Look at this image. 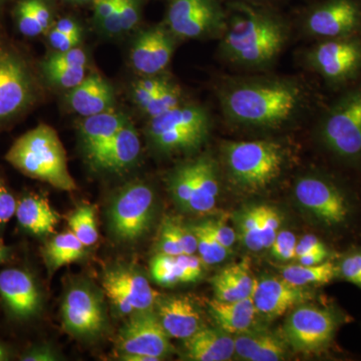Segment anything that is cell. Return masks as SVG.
<instances>
[{
  "mask_svg": "<svg viewBox=\"0 0 361 361\" xmlns=\"http://www.w3.org/2000/svg\"><path fill=\"white\" fill-rule=\"evenodd\" d=\"M194 179V160L178 166L169 177L170 193L176 203L185 210L193 192Z\"/></svg>",
  "mask_w": 361,
  "mask_h": 361,
  "instance_id": "cell-35",
  "label": "cell"
},
{
  "mask_svg": "<svg viewBox=\"0 0 361 361\" xmlns=\"http://www.w3.org/2000/svg\"><path fill=\"white\" fill-rule=\"evenodd\" d=\"M329 256V250L326 248L305 254V255H302L300 256V257L296 258L295 260L298 261L299 264L301 265L314 266L322 264V263L327 260Z\"/></svg>",
  "mask_w": 361,
  "mask_h": 361,
  "instance_id": "cell-53",
  "label": "cell"
},
{
  "mask_svg": "<svg viewBox=\"0 0 361 361\" xmlns=\"http://www.w3.org/2000/svg\"><path fill=\"white\" fill-rule=\"evenodd\" d=\"M164 78L160 75H145L144 78L137 80L133 87L132 96L133 99L141 110L148 106L149 102L154 97L158 94L159 90L161 89L163 84Z\"/></svg>",
  "mask_w": 361,
  "mask_h": 361,
  "instance_id": "cell-44",
  "label": "cell"
},
{
  "mask_svg": "<svg viewBox=\"0 0 361 361\" xmlns=\"http://www.w3.org/2000/svg\"><path fill=\"white\" fill-rule=\"evenodd\" d=\"M23 361H54L58 360V356L51 348L47 345L37 346L30 349L27 353L21 356Z\"/></svg>",
  "mask_w": 361,
  "mask_h": 361,
  "instance_id": "cell-51",
  "label": "cell"
},
{
  "mask_svg": "<svg viewBox=\"0 0 361 361\" xmlns=\"http://www.w3.org/2000/svg\"><path fill=\"white\" fill-rule=\"evenodd\" d=\"M82 40V30L77 21L63 18L52 26L49 32V42L56 51L75 49Z\"/></svg>",
  "mask_w": 361,
  "mask_h": 361,
  "instance_id": "cell-38",
  "label": "cell"
},
{
  "mask_svg": "<svg viewBox=\"0 0 361 361\" xmlns=\"http://www.w3.org/2000/svg\"><path fill=\"white\" fill-rule=\"evenodd\" d=\"M222 157L233 184L250 193L276 182L287 161L283 145L269 139L223 142Z\"/></svg>",
  "mask_w": 361,
  "mask_h": 361,
  "instance_id": "cell-5",
  "label": "cell"
},
{
  "mask_svg": "<svg viewBox=\"0 0 361 361\" xmlns=\"http://www.w3.org/2000/svg\"><path fill=\"white\" fill-rule=\"evenodd\" d=\"M66 99L75 113L85 118L113 110L115 90L106 78L92 73L70 90Z\"/></svg>",
  "mask_w": 361,
  "mask_h": 361,
  "instance_id": "cell-21",
  "label": "cell"
},
{
  "mask_svg": "<svg viewBox=\"0 0 361 361\" xmlns=\"http://www.w3.org/2000/svg\"><path fill=\"white\" fill-rule=\"evenodd\" d=\"M209 312L218 329L228 334H239L252 329L256 311L252 297L237 301H208Z\"/></svg>",
  "mask_w": 361,
  "mask_h": 361,
  "instance_id": "cell-27",
  "label": "cell"
},
{
  "mask_svg": "<svg viewBox=\"0 0 361 361\" xmlns=\"http://www.w3.org/2000/svg\"><path fill=\"white\" fill-rule=\"evenodd\" d=\"M337 276L361 288V252H353L341 259L337 266Z\"/></svg>",
  "mask_w": 361,
  "mask_h": 361,
  "instance_id": "cell-47",
  "label": "cell"
},
{
  "mask_svg": "<svg viewBox=\"0 0 361 361\" xmlns=\"http://www.w3.org/2000/svg\"><path fill=\"white\" fill-rule=\"evenodd\" d=\"M175 39L166 25L142 30L130 49V61L135 70L144 75H160L172 59Z\"/></svg>",
  "mask_w": 361,
  "mask_h": 361,
  "instance_id": "cell-17",
  "label": "cell"
},
{
  "mask_svg": "<svg viewBox=\"0 0 361 361\" xmlns=\"http://www.w3.org/2000/svg\"><path fill=\"white\" fill-rule=\"evenodd\" d=\"M337 277V266L331 261H324L322 264L305 266L287 265L282 268V278L289 283L299 287L310 285L329 284Z\"/></svg>",
  "mask_w": 361,
  "mask_h": 361,
  "instance_id": "cell-32",
  "label": "cell"
},
{
  "mask_svg": "<svg viewBox=\"0 0 361 361\" xmlns=\"http://www.w3.org/2000/svg\"><path fill=\"white\" fill-rule=\"evenodd\" d=\"M66 1L78 2V4H84V2L90 1V0H66Z\"/></svg>",
  "mask_w": 361,
  "mask_h": 361,
  "instance_id": "cell-58",
  "label": "cell"
},
{
  "mask_svg": "<svg viewBox=\"0 0 361 361\" xmlns=\"http://www.w3.org/2000/svg\"><path fill=\"white\" fill-rule=\"evenodd\" d=\"M139 20V0H118L113 14L99 25L104 33L120 35L130 32Z\"/></svg>",
  "mask_w": 361,
  "mask_h": 361,
  "instance_id": "cell-33",
  "label": "cell"
},
{
  "mask_svg": "<svg viewBox=\"0 0 361 361\" xmlns=\"http://www.w3.org/2000/svg\"><path fill=\"white\" fill-rule=\"evenodd\" d=\"M155 308L161 326L173 338L186 341L204 327L200 311L186 296L158 298Z\"/></svg>",
  "mask_w": 361,
  "mask_h": 361,
  "instance_id": "cell-20",
  "label": "cell"
},
{
  "mask_svg": "<svg viewBox=\"0 0 361 361\" xmlns=\"http://www.w3.org/2000/svg\"><path fill=\"white\" fill-rule=\"evenodd\" d=\"M61 315L63 327L73 336L96 337L106 327L103 298L87 285H77L68 291L61 306Z\"/></svg>",
  "mask_w": 361,
  "mask_h": 361,
  "instance_id": "cell-15",
  "label": "cell"
},
{
  "mask_svg": "<svg viewBox=\"0 0 361 361\" xmlns=\"http://www.w3.org/2000/svg\"><path fill=\"white\" fill-rule=\"evenodd\" d=\"M226 18V7L218 0H172L166 26L176 39H220Z\"/></svg>",
  "mask_w": 361,
  "mask_h": 361,
  "instance_id": "cell-11",
  "label": "cell"
},
{
  "mask_svg": "<svg viewBox=\"0 0 361 361\" xmlns=\"http://www.w3.org/2000/svg\"><path fill=\"white\" fill-rule=\"evenodd\" d=\"M341 320V315L331 308L302 304L285 322V338L299 353H320L334 341Z\"/></svg>",
  "mask_w": 361,
  "mask_h": 361,
  "instance_id": "cell-10",
  "label": "cell"
},
{
  "mask_svg": "<svg viewBox=\"0 0 361 361\" xmlns=\"http://www.w3.org/2000/svg\"><path fill=\"white\" fill-rule=\"evenodd\" d=\"M169 338L155 310L137 311L118 331V350L120 355H147L161 360L172 350Z\"/></svg>",
  "mask_w": 361,
  "mask_h": 361,
  "instance_id": "cell-14",
  "label": "cell"
},
{
  "mask_svg": "<svg viewBox=\"0 0 361 361\" xmlns=\"http://www.w3.org/2000/svg\"><path fill=\"white\" fill-rule=\"evenodd\" d=\"M9 355L6 346L0 343V361L8 360Z\"/></svg>",
  "mask_w": 361,
  "mask_h": 361,
  "instance_id": "cell-57",
  "label": "cell"
},
{
  "mask_svg": "<svg viewBox=\"0 0 361 361\" xmlns=\"http://www.w3.org/2000/svg\"><path fill=\"white\" fill-rule=\"evenodd\" d=\"M260 215L261 231L264 249H269L276 238L278 233L281 230L282 218L276 209L268 205H259Z\"/></svg>",
  "mask_w": 361,
  "mask_h": 361,
  "instance_id": "cell-43",
  "label": "cell"
},
{
  "mask_svg": "<svg viewBox=\"0 0 361 361\" xmlns=\"http://www.w3.org/2000/svg\"><path fill=\"white\" fill-rule=\"evenodd\" d=\"M220 37L219 56L238 70L262 73L272 68L289 44L288 21L274 9L231 0Z\"/></svg>",
  "mask_w": 361,
  "mask_h": 361,
  "instance_id": "cell-2",
  "label": "cell"
},
{
  "mask_svg": "<svg viewBox=\"0 0 361 361\" xmlns=\"http://www.w3.org/2000/svg\"><path fill=\"white\" fill-rule=\"evenodd\" d=\"M193 192L186 210L194 213H208L215 208L219 196L220 185L215 161L208 156L194 160Z\"/></svg>",
  "mask_w": 361,
  "mask_h": 361,
  "instance_id": "cell-25",
  "label": "cell"
},
{
  "mask_svg": "<svg viewBox=\"0 0 361 361\" xmlns=\"http://www.w3.org/2000/svg\"><path fill=\"white\" fill-rule=\"evenodd\" d=\"M103 287L116 310L125 315L153 310L158 300L146 276L129 267L118 266L106 271Z\"/></svg>",
  "mask_w": 361,
  "mask_h": 361,
  "instance_id": "cell-16",
  "label": "cell"
},
{
  "mask_svg": "<svg viewBox=\"0 0 361 361\" xmlns=\"http://www.w3.org/2000/svg\"><path fill=\"white\" fill-rule=\"evenodd\" d=\"M204 224L221 245L231 251L232 247L234 246L237 240L236 232L231 226L223 221H205Z\"/></svg>",
  "mask_w": 361,
  "mask_h": 361,
  "instance_id": "cell-48",
  "label": "cell"
},
{
  "mask_svg": "<svg viewBox=\"0 0 361 361\" xmlns=\"http://www.w3.org/2000/svg\"><path fill=\"white\" fill-rule=\"evenodd\" d=\"M189 227L191 228L195 236H196L197 243H198V253L200 254V258L204 264H219L231 253V251L221 245L219 242L209 231L204 222L189 226Z\"/></svg>",
  "mask_w": 361,
  "mask_h": 361,
  "instance_id": "cell-36",
  "label": "cell"
},
{
  "mask_svg": "<svg viewBox=\"0 0 361 361\" xmlns=\"http://www.w3.org/2000/svg\"><path fill=\"white\" fill-rule=\"evenodd\" d=\"M118 0H94V18L101 25L115 11Z\"/></svg>",
  "mask_w": 361,
  "mask_h": 361,
  "instance_id": "cell-52",
  "label": "cell"
},
{
  "mask_svg": "<svg viewBox=\"0 0 361 361\" xmlns=\"http://www.w3.org/2000/svg\"><path fill=\"white\" fill-rule=\"evenodd\" d=\"M182 103L183 97L180 87L168 78H164L161 89L144 109V113L147 114L149 118H155L166 111L173 110Z\"/></svg>",
  "mask_w": 361,
  "mask_h": 361,
  "instance_id": "cell-40",
  "label": "cell"
},
{
  "mask_svg": "<svg viewBox=\"0 0 361 361\" xmlns=\"http://www.w3.org/2000/svg\"><path fill=\"white\" fill-rule=\"evenodd\" d=\"M85 66H75V68H52V70H42L45 80L52 85L71 90L80 85L85 77Z\"/></svg>",
  "mask_w": 361,
  "mask_h": 361,
  "instance_id": "cell-42",
  "label": "cell"
},
{
  "mask_svg": "<svg viewBox=\"0 0 361 361\" xmlns=\"http://www.w3.org/2000/svg\"><path fill=\"white\" fill-rule=\"evenodd\" d=\"M120 358L125 361H159L158 358L152 356L137 355H120Z\"/></svg>",
  "mask_w": 361,
  "mask_h": 361,
  "instance_id": "cell-54",
  "label": "cell"
},
{
  "mask_svg": "<svg viewBox=\"0 0 361 361\" xmlns=\"http://www.w3.org/2000/svg\"><path fill=\"white\" fill-rule=\"evenodd\" d=\"M237 225L240 238L247 249L253 252L264 249L258 206L249 207L242 211L237 219Z\"/></svg>",
  "mask_w": 361,
  "mask_h": 361,
  "instance_id": "cell-37",
  "label": "cell"
},
{
  "mask_svg": "<svg viewBox=\"0 0 361 361\" xmlns=\"http://www.w3.org/2000/svg\"><path fill=\"white\" fill-rule=\"evenodd\" d=\"M140 153L141 141L139 134L129 122L90 161L99 170L121 172L134 165Z\"/></svg>",
  "mask_w": 361,
  "mask_h": 361,
  "instance_id": "cell-22",
  "label": "cell"
},
{
  "mask_svg": "<svg viewBox=\"0 0 361 361\" xmlns=\"http://www.w3.org/2000/svg\"><path fill=\"white\" fill-rule=\"evenodd\" d=\"M149 269L154 281L161 286L171 287L183 283L182 271L177 256L159 253L152 259Z\"/></svg>",
  "mask_w": 361,
  "mask_h": 361,
  "instance_id": "cell-39",
  "label": "cell"
},
{
  "mask_svg": "<svg viewBox=\"0 0 361 361\" xmlns=\"http://www.w3.org/2000/svg\"><path fill=\"white\" fill-rule=\"evenodd\" d=\"M312 298L305 287L295 286L283 278L256 279L252 300L259 314L268 318L284 315Z\"/></svg>",
  "mask_w": 361,
  "mask_h": 361,
  "instance_id": "cell-19",
  "label": "cell"
},
{
  "mask_svg": "<svg viewBox=\"0 0 361 361\" xmlns=\"http://www.w3.org/2000/svg\"><path fill=\"white\" fill-rule=\"evenodd\" d=\"M301 78L280 75L224 78L218 85L221 111L240 129L277 132L315 111L317 99Z\"/></svg>",
  "mask_w": 361,
  "mask_h": 361,
  "instance_id": "cell-1",
  "label": "cell"
},
{
  "mask_svg": "<svg viewBox=\"0 0 361 361\" xmlns=\"http://www.w3.org/2000/svg\"><path fill=\"white\" fill-rule=\"evenodd\" d=\"M18 202L0 179V226L6 224L16 215Z\"/></svg>",
  "mask_w": 361,
  "mask_h": 361,
  "instance_id": "cell-49",
  "label": "cell"
},
{
  "mask_svg": "<svg viewBox=\"0 0 361 361\" xmlns=\"http://www.w3.org/2000/svg\"><path fill=\"white\" fill-rule=\"evenodd\" d=\"M297 201L327 227L345 224L350 216L348 195L336 180L322 175L299 178L294 187Z\"/></svg>",
  "mask_w": 361,
  "mask_h": 361,
  "instance_id": "cell-12",
  "label": "cell"
},
{
  "mask_svg": "<svg viewBox=\"0 0 361 361\" xmlns=\"http://www.w3.org/2000/svg\"><path fill=\"white\" fill-rule=\"evenodd\" d=\"M129 122V118L123 113L113 110L85 116L80 123V135L82 148L89 160L106 146Z\"/></svg>",
  "mask_w": 361,
  "mask_h": 361,
  "instance_id": "cell-23",
  "label": "cell"
},
{
  "mask_svg": "<svg viewBox=\"0 0 361 361\" xmlns=\"http://www.w3.org/2000/svg\"><path fill=\"white\" fill-rule=\"evenodd\" d=\"M184 341L189 360L227 361L235 355L234 338L219 329L203 327Z\"/></svg>",
  "mask_w": 361,
  "mask_h": 361,
  "instance_id": "cell-24",
  "label": "cell"
},
{
  "mask_svg": "<svg viewBox=\"0 0 361 361\" xmlns=\"http://www.w3.org/2000/svg\"><path fill=\"white\" fill-rule=\"evenodd\" d=\"M211 130V116L203 106L182 103L149 118L147 135L153 148L164 155L189 153L200 148Z\"/></svg>",
  "mask_w": 361,
  "mask_h": 361,
  "instance_id": "cell-6",
  "label": "cell"
},
{
  "mask_svg": "<svg viewBox=\"0 0 361 361\" xmlns=\"http://www.w3.org/2000/svg\"><path fill=\"white\" fill-rule=\"evenodd\" d=\"M301 61L330 90L341 92L361 80V35L316 42Z\"/></svg>",
  "mask_w": 361,
  "mask_h": 361,
  "instance_id": "cell-7",
  "label": "cell"
},
{
  "mask_svg": "<svg viewBox=\"0 0 361 361\" xmlns=\"http://www.w3.org/2000/svg\"><path fill=\"white\" fill-rule=\"evenodd\" d=\"M71 231L75 234L85 247L94 245L99 239L97 213L94 207L85 205L78 207L68 219Z\"/></svg>",
  "mask_w": 361,
  "mask_h": 361,
  "instance_id": "cell-34",
  "label": "cell"
},
{
  "mask_svg": "<svg viewBox=\"0 0 361 361\" xmlns=\"http://www.w3.org/2000/svg\"><path fill=\"white\" fill-rule=\"evenodd\" d=\"M297 238L295 234L288 230H280L276 238L270 247L273 257L279 261L295 260Z\"/></svg>",
  "mask_w": 361,
  "mask_h": 361,
  "instance_id": "cell-46",
  "label": "cell"
},
{
  "mask_svg": "<svg viewBox=\"0 0 361 361\" xmlns=\"http://www.w3.org/2000/svg\"><path fill=\"white\" fill-rule=\"evenodd\" d=\"M0 298L7 311L20 320L30 319L42 308V293L27 271L8 268L0 272Z\"/></svg>",
  "mask_w": 361,
  "mask_h": 361,
  "instance_id": "cell-18",
  "label": "cell"
},
{
  "mask_svg": "<svg viewBox=\"0 0 361 361\" xmlns=\"http://www.w3.org/2000/svg\"><path fill=\"white\" fill-rule=\"evenodd\" d=\"M37 97L30 66L13 47H0V123L20 115Z\"/></svg>",
  "mask_w": 361,
  "mask_h": 361,
  "instance_id": "cell-13",
  "label": "cell"
},
{
  "mask_svg": "<svg viewBox=\"0 0 361 361\" xmlns=\"http://www.w3.org/2000/svg\"><path fill=\"white\" fill-rule=\"evenodd\" d=\"M299 26L315 42L361 35V0H317L304 9Z\"/></svg>",
  "mask_w": 361,
  "mask_h": 361,
  "instance_id": "cell-9",
  "label": "cell"
},
{
  "mask_svg": "<svg viewBox=\"0 0 361 361\" xmlns=\"http://www.w3.org/2000/svg\"><path fill=\"white\" fill-rule=\"evenodd\" d=\"M18 32L26 37H37L49 30L51 11L44 0H20L14 9Z\"/></svg>",
  "mask_w": 361,
  "mask_h": 361,
  "instance_id": "cell-30",
  "label": "cell"
},
{
  "mask_svg": "<svg viewBox=\"0 0 361 361\" xmlns=\"http://www.w3.org/2000/svg\"><path fill=\"white\" fill-rule=\"evenodd\" d=\"M326 248V245L323 243L322 240L318 239L315 235H305L299 241H297L295 259L305 255V254L311 253V252Z\"/></svg>",
  "mask_w": 361,
  "mask_h": 361,
  "instance_id": "cell-50",
  "label": "cell"
},
{
  "mask_svg": "<svg viewBox=\"0 0 361 361\" xmlns=\"http://www.w3.org/2000/svg\"><path fill=\"white\" fill-rule=\"evenodd\" d=\"M0 1H2V0H0Z\"/></svg>",
  "mask_w": 361,
  "mask_h": 361,
  "instance_id": "cell-59",
  "label": "cell"
},
{
  "mask_svg": "<svg viewBox=\"0 0 361 361\" xmlns=\"http://www.w3.org/2000/svg\"><path fill=\"white\" fill-rule=\"evenodd\" d=\"M235 355L247 361H279L286 356L282 339L269 332L248 331L234 337Z\"/></svg>",
  "mask_w": 361,
  "mask_h": 361,
  "instance_id": "cell-28",
  "label": "cell"
},
{
  "mask_svg": "<svg viewBox=\"0 0 361 361\" xmlns=\"http://www.w3.org/2000/svg\"><path fill=\"white\" fill-rule=\"evenodd\" d=\"M87 54L84 49L78 47L66 51H54L42 61L40 68L42 70H52V68H75V66L87 68Z\"/></svg>",
  "mask_w": 361,
  "mask_h": 361,
  "instance_id": "cell-41",
  "label": "cell"
},
{
  "mask_svg": "<svg viewBox=\"0 0 361 361\" xmlns=\"http://www.w3.org/2000/svg\"><path fill=\"white\" fill-rule=\"evenodd\" d=\"M16 216L21 228L35 236L51 234L59 223L58 213L39 195H27L18 202Z\"/></svg>",
  "mask_w": 361,
  "mask_h": 361,
  "instance_id": "cell-29",
  "label": "cell"
},
{
  "mask_svg": "<svg viewBox=\"0 0 361 361\" xmlns=\"http://www.w3.org/2000/svg\"><path fill=\"white\" fill-rule=\"evenodd\" d=\"M238 1L249 2V4H261V6H274L282 0H238Z\"/></svg>",
  "mask_w": 361,
  "mask_h": 361,
  "instance_id": "cell-55",
  "label": "cell"
},
{
  "mask_svg": "<svg viewBox=\"0 0 361 361\" xmlns=\"http://www.w3.org/2000/svg\"><path fill=\"white\" fill-rule=\"evenodd\" d=\"M316 135L325 151L348 165H361V80L319 109Z\"/></svg>",
  "mask_w": 361,
  "mask_h": 361,
  "instance_id": "cell-3",
  "label": "cell"
},
{
  "mask_svg": "<svg viewBox=\"0 0 361 361\" xmlns=\"http://www.w3.org/2000/svg\"><path fill=\"white\" fill-rule=\"evenodd\" d=\"M9 255V248L4 245H0V263L4 262Z\"/></svg>",
  "mask_w": 361,
  "mask_h": 361,
  "instance_id": "cell-56",
  "label": "cell"
},
{
  "mask_svg": "<svg viewBox=\"0 0 361 361\" xmlns=\"http://www.w3.org/2000/svg\"><path fill=\"white\" fill-rule=\"evenodd\" d=\"M23 174L42 180L63 191H73L77 184L70 174L66 149L58 133L49 126H37L18 137L6 156Z\"/></svg>",
  "mask_w": 361,
  "mask_h": 361,
  "instance_id": "cell-4",
  "label": "cell"
},
{
  "mask_svg": "<svg viewBox=\"0 0 361 361\" xmlns=\"http://www.w3.org/2000/svg\"><path fill=\"white\" fill-rule=\"evenodd\" d=\"M255 283L256 279L252 274L249 259L227 266L212 279L216 299L222 301L250 298Z\"/></svg>",
  "mask_w": 361,
  "mask_h": 361,
  "instance_id": "cell-26",
  "label": "cell"
},
{
  "mask_svg": "<svg viewBox=\"0 0 361 361\" xmlns=\"http://www.w3.org/2000/svg\"><path fill=\"white\" fill-rule=\"evenodd\" d=\"M85 245L73 232L56 235L45 245V262L51 270H58L80 260L85 255Z\"/></svg>",
  "mask_w": 361,
  "mask_h": 361,
  "instance_id": "cell-31",
  "label": "cell"
},
{
  "mask_svg": "<svg viewBox=\"0 0 361 361\" xmlns=\"http://www.w3.org/2000/svg\"><path fill=\"white\" fill-rule=\"evenodd\" d=\"M155 211V193L142 182H132L114 196L109 209V224L120 241L133 242L148 232Z\"/></svg>",
  "mask_w": 361,
  "mask_h": 361,
  "instance_id": "cell-8",
  "label": "cell"
},
{
  "mask_svg": "<svg viewBox=\"0 0 361 361\" xmlns=\"http://www.w3.org/2000/svg\"><path fill=\"white\" fill-rule=\"evenodd\" d=\"M159 249H160V253L168 254V255L177 256L183 254L179 234H178V222L175 220H165L161 225Z\"/></svg>",
  "mask_w": 361,
  "mask_h": 361,
  "instance_id": "cell-45",
  "label": "cell"
}]
</instances>
